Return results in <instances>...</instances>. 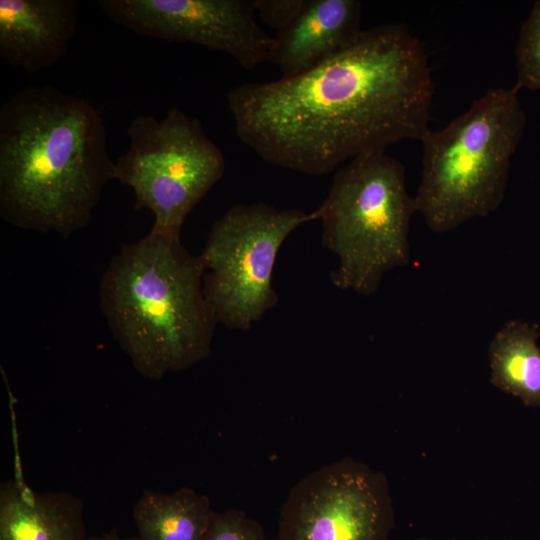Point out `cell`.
I'll list each match as a JSON object with an SVG mask.
<instances>
[{"label": "cell", "mask_w": 540, "mask_h": 540, "mask_svg": "<svg viewBox=\"0 0 540 540\" xmlns=\"http://www.w3.org/2000/svg\"><path fill=\"white\" fill-rule=\"evenodd\" d=\"M434 81L401 24L362 30L313 69L227 93L235 132L264 162L321 176L359 155L430 132Z\"/></svg>", "instance_id": "1"}, {"label": "cell", "mask_w": 540, "mask_h": 540, "mask_svg": "<svg viewBox=\"0 0 540 540\" xmlns=\"http://www.w3.org/2000/svg\"><path fill=\"white\" fill-rule=\"evenodd\" d=\"M100 111L53 86H27L0 108V217L69 238L114 180Z\"/></svg>", "instance_id": "2"}, {"label": "cell", "mask_w": 540, "mask_h": 540, "mask_svg": "<svg viewBox=\"0 0 540 540\" xmlns=\"http://www.w3.org/2000/svg\"><path fill=\"white\" fill-rule=\"evenodd\" d=\"M206 267L181 240L149 232L123 244L99 284L107 324L134 368L150 379L206 359L218 324L205 297Z\"/></svg>", "instance_id": "3"}, {"label": "cell", "mask_w": 540, "mask_h": 540, "mask_svg": "<svg viewBox=\"0 0 540 540\" xmlns=\"http://www.w3.org/2000/svg\"><path fill=\"white\" fill-rule=\"evenodd\" d=\"M519 88H494L423 146L415 197L430 230L442 233L495 212L502 203L511 159L526 126Z\"/></svg>", "instance_id": "4"}, {"label": "cell", "mask_w": 540, "mask_h": 540, "mask_svg": "<svg viewBox=\"0 0 540 540\" xmlns=\"http://www.w3.org/2000/svg\"><path fill=\"white\" fill-rule=\"evenodd\" d=\"M315 212L321 244L338 260L330 275L336 288L374 294L387 272L409 263L415 197L408 193L403 164L385 151L359 155L339 168Z\"/></svg>", "instance_id": "5"}, {"label": "cell", "mask_w": 540, "mask_h": 540, "mask_svg": "<svg viewBox=\"0 0 540 540\" xmlns=\"http://www.w3.org/2000/svg\"><path fill=\"white\" fill-rule=\"evenodd\" d=\"M127 135L129 147L114 161V180L133 190L134 210L152 212L151 233L180 240L186 217L224 174L221 149L198 118L177 107L161 120L135 117Z\"/></svg>", "instance_id": "6"}, {"label": "cell", "mask_w": 540, "mask_h": 540, "mask_svg": "<svg viewBox=\"0 0 540 540\" xmlns=\"http://www.w3.org/2000/svg\"><path fill=\"white\" fill-rule=\"evenodd\" d=\"M315 220V210L258 202L233 205L213 223L200 256L217 323L247 331L278 304L272 278L279 250L293 231Z\"/></svg>", "instance_id": "7"}, {"label": "cell", "mask_w": 540, "mask_h": 540, "mask_svg": "<svg viewBox=\"0 0 540 540\" xmlns=\"http://www.w3.org/2000/svg\"><path fill=\"white\" fill-rule=\"evenodd\" d=\"M394 523L386 476L345 457L312 471L291 488L275 540H387Z\"/></svg>", "instance_id": "8"}, {"label": "cell", "mask_w": 540, "mask_h": 540, "mask_svg": "<svg viewBox=\"0 0 540 540\" xmlns=\"http://www.w3.org/2000/svg\"><path fill=\"white\" fill-rule=\"evenodd\" d=\"M97 5L137 35L224 52L244 69L272 59L274 38L258 24L253 0H99Z\"/></svg>", "instance_id": "9"}, {"label": "cell", "mask_w": 540, "mask_h": 540, "mask_svg": "<svg viewBox=\"0 0 540 540\" xmlns=\"http://www.w3.org/2000/svg\"><path fill=\"white\" fill-rule=\"evenodd\" d=\"M75 0H0V57L35 73L66 54L77 30Z\"/></svg>", "instance_id": "10"}, {"label": "cell", "mask_w": 540, "mask_h": 540, "mask_svg": "<svg viewBox=\"0 0 540 540\" xmlns=\"http://www.w3.org/2000/svg\"><path fill=\"white\" fill-rule=\"evenodd\" d=\"M358 0H305L297 18L276 32L271 63L281 78L303 74L352 43L362 31Z\"/></svg>", "instance_id": "11"}, {"label": "cell", "mask_w": 540, "mask_h": 540, "mask_svg": "<svg viewBox=\"0 0 540 540\" xmlns=\"http://www.w3.org/2000/svg\"><path fill=\"white\" fill-rule=\"evenodd\" d=\"M0 540H90L83 503L65 492H36L20 473L0 488Z\"/></svg>", "instance_id": "12"}, {"label": "cell", "mask_w": 540, "mask_h": 540, "mask_svg": "<svg viewBox=\"0 0 540 540\" xmlns=\"http://www.w3.org/2000/svg\"><path fill=\"white\" fill-rule=\"evenodd\" d=\"M537 324L512 320L494 335L488 348L490 381L519 398L524 405L540 408V346Z\"/></svg>", "instance_id": "13"}, {"label": "cell", "mask_w": 540, "mask_h": 540, "mask_svg": "<svg viewBox=\"0 0 540 540\" xmlns=\"http://www.w3.org/2000/svg\"><path fill=\"white\" fill-rule=\"evenodd\" d=\"M214 513L206 495L183 487L169 494L145 491L133 517L139 540H203Z\"/></svg>", "instance_id": "14"}, {"label": "cell", "mask_w": 540, "mask_h": 540, "mask_svg": "<svg viewBox=\"0 0 540 540\" xmlns=\"http://www.w3.org/2000/svg\"><path fill=\"white\" fill-rule=\"evenodd\" d=\"M516 85L519 89L540 90V0L534 2L521 26L515 48Z\"/></svg>", "instance_id": "15"}, {"label": "cell", "mask_w": 540, "mask_h": 540, "mask_svg": "<svg viewBox=\"0 0 540 540\" xmlns=\"http://www.w3.org/2000/svg\"><path fill=\"white\" fill-rule=\"evenodd\" d=\"M203 540H269L262 526L237 509L215 512Z\"/></svg>", "instance_id": "16"}, {"label": "cell", "mask_w": 540, "mask_h": 540, "mask_svg": "<svg viewBox=\"0 0 540 540\" xmlns=\"http://www.w3.org/2000/svg\"><path fill=\"white\" fill-rule=\"evenodd\" d=\"M253 4L261 21L278 32L297 18L305 0H253Z\"/></svg>", "instance_id": "17"}, {"label": "cell", "mask_w": 540, "mask_h": 540, "mask_svg": "<svg viewBox=\"0 0 540 540\" xmlns=\"http://www.w3.org/2000/svg\"><path fill=\"white\" fill-rule=\"evenodd\" d=\"M90 540H131V539H123V538H120L115 533H108V534H105L103 536L93 538V539H90Z\"/></svg>", "instance_id": "18"}, {"label": "cell", "mask_w": 540, "mask_h": 540, "mask_svg": "<svg viewBox=\"0 0 540 540\" xmlns=\"http://www.w3.org/2000/svg\"><path fill=\"white\" fill-rule=\"evenodd\" d=\"M414 540H430V539H427V538H418V539H414ZM451 540H457V539H451Z\"/></svg>", "instance_id": "19"}]
</instances>
